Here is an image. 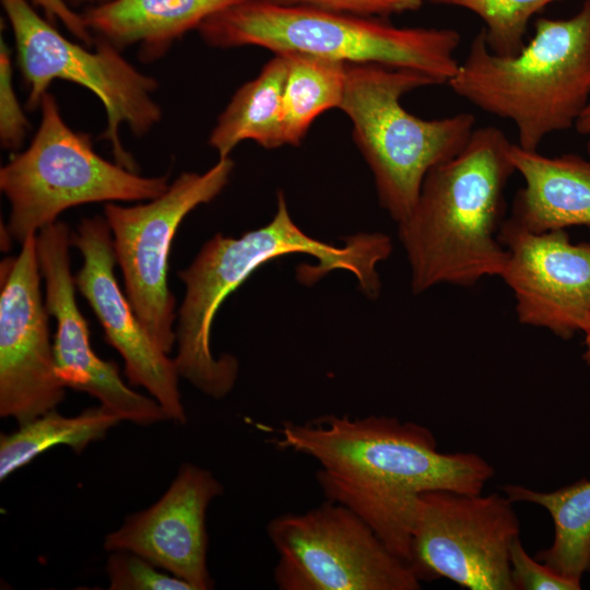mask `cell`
Masks as SVG:
<instances>
[{"mask_svg":"<svg viewBox=\"0 0 590 590\" xmlns=\"http://www.w3.org/2000/svg\"><path fill=\"white\" fill-rule=\"evenodd\" d=\"M278 448L308 456L328 500L346 506L409 563L420 495L481 494L494 468L473 452L445 453L434 434L396 417L327 415L273 429Z\"/></svg>","mask_w":590,"mask_h":590,"instance_id":"1","label":"cell"},{"mask_svg":"<svg viewBox=\"0 0 590 590\" xmlns=\"http://www.w3.org/2000/svg\"><path fill=\"white\" fill-rule=\"evenodd\" d=\"M392 251L388 236L357 234L342 247L315 239L292 220L285 197L278 193L272 221L239 238L216 234L200 249L191 264L179 271L186 292L175 327L178 374L204 394L225 397L234 387L238 362L228 354L214 357L210 349L213 319L226 297L263 263L288 253H307L317 266H302L298 279L309 285L332 270L350 271L366 295L380 290L377 264Z\"/></svg>","mask_w":590,"mask_h":590,"instance_id":"2","label":"cell"},{"mask_svg":"<svg viewBox=\"0 0 590 590\" xmlns=\"http://www.w3.org/2000/svg\"><path fill=\"white\" fill-rule=\"evenodd\" d=\"M511 143L494 126L475 128L459 153L425 176L412 212L398 223L415 294L500 276L508 258L498 233L515 173Z\"/></svg>","mask_w":590,"mask_h":590,"instance_id":"3","label":"cell"},{"mask_svg":"<svg viewBox=\"0 0 590 590\" xmlns=\"http://www.w3.org/2000/svg\"><path fill=\"white\" fill-rule=\"evenodd\" d=\"M447 85L514 123L517 144L536 151L546 137L575 128L590 102V0L568 19H538L516 55L493 52L481 30Z\"/></svg>","mask_w":590,"mask_h":590,"instance_id":"4","label":"cell"},{"mask_svg":"<svg viewBox=\"0 0 590 590\" xmlns=\"http://www.w3.org/2000/svg\"><path fill=\"white\" fill-rule=\"evenodd\" d=\"M198 31L216 48L258 46L274 54L405 68L439 85L448 84L460 63L461 37L453 28L398 27L371 16L267 0H240L208 17Z\"/></svg>","mask_w":590,"mask_h":590,"instance_id":"5","label":"cell"},{"mask_svg":"<svg viewBox=\"0 0 590 590\" xmlns=\"http://www.w3.org/2000/svg\"><path fill=\"white\" fill-rule=\"evenodd\" d=\"M432 85L439 84L411 69L346 66L340 109L352 122L353 140L373 173L380 205L398 223L412 212L427 173L459 153L475 129L470 113L424 119L402 106L404 95Z\"/></svg>","mask_w":590,"mask_h":590,"instance_id":"6","label":"cell"},{"mask_svg":"<svg viewBox=\"0 0 590 590\" xmlns=\"http://www.w3.org/2000/svg\"><path fill=\"white\" fill-rule=\"evenodd\" d=\"M39 107L42 119L32 143L0 169V188L11 206L10 238L22 245L76 205L150 201L168 188L167 177H143L101 157L87 134L63 121L48 92Z\"/></svg>","mask_w":590,"mask_h":590,"instance_id":"7","label":"cell"},{"mask_svg":"<svg viewBox=\"0 0 590 590\" xmlns=\"http://www.w3.org/2000/svg\"><path fill=\"white\" fill-rule=\"evenodd\" d=\"M15 38L17 62L28 87L27 108L35 109L54 80L76 83L103 103L107 126L102 135L113 149L116 163L135 172L132 156L123 149L120 127L138 137L162 118L153 98L157 82L128 62L119 49L97 38L91 50L63 37L42 19L27 0H1Z\"/></svg>","mask_w":590,"mask_h":590,"instance_id":"8","label":"cell"},{"mask_svg":"<svg viewBox=\"0 0 590 590\" xmlns=\"http://www.w3.org/2000/svg\"><path fill=\"white\" fill-rule=\"evenodd\" d=\"M279 560L282 590H417L421 580L373 529L346 506L326 500L303 514H284L267 527Z\"/></svg>","mask_w":590,"mask_h":590,"instance_id":"9","label":"cell"},{"mask_svg":"<svg viewBox=\"0 0 590 590\" xmlns=\"http://www.w3.org/2000/svg\"><path fill=\"white\" fill-rule=\"evenodd\" d=\"M233 168L232 158L223 157L203 174L182 173L146 203L122 206L108 202L104 208L127 297L166 353L176 344L175 297L167 281L174 236L192 210L220 194Z\"/></svg>","mask_w":590,"mask_h":590,"instance_id":"10","label":"cell"},{"mask_svg":"<svg viewBox=\"0 0 590 590\" xmlns=\"http://www.w3.org/2000/svg\"><path fill=\"white\" fill-rule=\"evenodd\" d=\"M512 504L498 493H422L409 560L418 579L446 578L471 590H514L510 547L520 522Z\"/></svg>","mask_w":590,"mask_h":590,"instance_id":"11","label":"cell"},{"mask_svg":"<svg viewBox=\"0 0 590 590\" xmlns=\"http://www.w3.org/2000/svg\"><path fill=\"white\" fill-rule=\"evenodd\" d=\"M36 236L0 270V415L19 425L55 409L66 388L56 373Z\"/></svg>","mask_w":590,"mask_h":590,"instance_id":"12","label":"cell"},{"mask_svg":"<svg viewBox=\"0 0 590 590\" xmlns=\"http://www.w3.org/2000/svg\"><path fill=\"white\" fill-rule=\"evenodd\" d=\"M36 246L46 308L57 322L52 347L62 385L93 396L121 421L151 425L168 420L155 399L133 391L121 379L116 364L101 358L92 349L87 321L75 300L68 225L59 221L47 225L38 232Z\"/></svg>","mask_w":590,"mask_h":590,"instance_id":"13","label":"cell"},{"mask_svg":"<svg viewBox=\"0 0 590 590\" xmlns=\"http://www.w3.org/2000/svg\"><path fill=\"white\" fill-rule=\"evenodd\" d=\"M498 238L508 252L500 278L511 290L518 320L568 340L590 317V241L565 229L532 233L509 219Z\"/></svg>","mask_w":590,"mask_h":590,"instance_id":"14","label":"cell"},{"mask_svg":"<svg viewBox=\"0 0 590 590\" xmlns=\"http://www.w3.org/2000/svg\"><path fill=\"white\" fill-rule=\"evenodd\" d=\"M71 246L83 259L75 286L97 317L106 342L122 357L129 384L145 388L168 420L186 423L175 361L156 344L116 280L117 259L105 217H84L71 233Z\"/></svg>","mask_w":590,"mask_h":590,"instance_id":"15","label":"cell"},{"mask_svg":"<svg viewBox=\"0 0 590 590\" xmlns=\"http://www.w3.org/2000/svg\"><path fill=\"white\" fill-rule=\"evenodd\" d=\"M223 491L210 471L186 463L153 506L129 516L117 531L106 535L104 547L135 553L193 590L211 589L205 514L210 502Z\"/></svg>","mask_w":590,"mask_h":590,"instance_id":"16","label":"cell"},{"mask_svg":"<svg viewBox=\"0 0 590 590\" xmlns=\"http://www.w3.org/2000/svg\"><path fill=\"white\" fill-rule=\"evenodd\" d=\"M509 157L524 180L510 217L532 233L590 228V160L577 154L546 156L511 143Z\"/></svg>","mask_w":590,"mask_h":590,"instance_id":"17","label":"cell"},{"mask_svg":"<svg viewBox=\"0 0 590 590\" xmlns=\"http://www.w3.org/2000/svg\"><path fill=\"white\" fill-rule=\"evenodd\" d=\"M240 0H109L88 7L90 30L118 49L140 45L143 60L163 56L172 44L214 13Z\"/></svg>","mask_w":590,"mask_h":590,"instance_id":"18","label":"cell"},{"mask_svg":"<svg viewBox=\"0 0 590 590\" xmlns=\"http://www.w3.org/2000/svg\"><path fill=\"white\" fill-rule=\"evenodd\" d=\"M286 74V56L274 54L255 79L236 91L209 138V144L220 158L228 157L234 148L246 140L264 149L285 145L282 101Z\"/></svg>","mask_w":590,"mask_h":590,"instance_id":"19","label":"cell"},{"mask_svg":"<svg viewBox=\"0 0 590 590\" xmlns=\"http://www.w3.org/2000/svg\"><path fill=\"white\" fill-rule=\"evenodd\" d=\"M503 491L512 503H531L548 511L554 524L553 543L535 558L564 577L581 580L590 558V480L550 492L517 484H507Z\"/></svg>","mask_w":590,"mask_h":590,"instance_id":"20","label":"cell"},{"mask_svg":"<svg viewBox=\"0 0 590 590\" xmlns=\"http://www.w3.org/2000/svg\"><path fill=\"white\" fill-rule=\"evenodd\" d=\"M121 418L104 405L63 416L51 409L21 424L19 429L0 438V480L3 481L46 450L63 445L80 453L99 440Z\"/></svg>","mask_w":590,"mask_h":590,"instance_id":"21","label":"cell"},{"mask_svg":"<svg viewBox=\"0 0 590 590\" xmlns=\"http://www.w3.org/2000/svg\"><path fill=\"white\" fill-rule=\"evenodd\" d=\"M284 55L287 58L282 101L284 144L299 145L319 115L340 109L347 63L304 54Z\"/></svg>","mask_w":590,"mask_h":590,"instance_id":"22","label":"cell"},{"mask_svg":"<svg viewBox=\"0 0 590 590\" xmlns=\"http://www.w3.org/2000/svg\"><path fill=\"white\" fill-rule=\"evenodd\" d=\"M557 0H433L465 9L484 23L482 28L488 48L502 56L518 54L532 16Z\"/></svg>","mask_w":590,"mask_h":590,"instance_id":"23","label":"cell"},{"mask_svg":"<svg viewBox=\"0 0 590 590\" xmlns=\"http://www.w3.org/2000/svg\"><path fill=\"white\" fill-rule=\"evenodd\" d=\"M144 557L128 551L111 552L106 570L111 590H193L185 580L163 574Z\"/></svg>","mask_w":590,"mask_h":590,"instance_id":"24","label":"cell"},{"mask_svg":"<svg viewBox=\"0 0 590 590\" xmlns=\"http://www.w3.org/2000/svg\"><path fill=\"white\" fill-rule=\"evenodd\" d=\"M510 578L514 590H579L580 580L559 575L532 558L517 538L510 547Z\"/></svg>","mask_w":590,"mask_h":590,"instance_id":"25","label":"cell"},{"mask_svg":"<svg viewBox=\"0 0 590 590\" xmlns=\"http://www.w3.org/2000/svg\"><path fill=\"white\" fill-rule=\"evenodd\" d=\"M28 129L27 119L13 86L11 54L1 39L0 47V140L8 150H16L23 143Z\"/></svg>","mask_w":590,"mask_h":590,"instance_id":"26","label":"cell"},{"mask_svg":"<svg viewBox=\"0 0 590 590\" xmlns=\"http://www.w3.org/2000/svg\"><path fill=\"white\" fill-rule=\"evenodd\" d=\"M280 5L306 7L361 16H387L418 10L423 0H267Z\"/></svg>","mask_w":590,"mask_h":590,"instance_id":"27","label":"cell"},{"mask_svg":"<svg viewBox=\"0 0 590 590\" xmlns=\"http://www.w3.org/2000/svg\"><path fill=\"white\" fill-rule=\"evenodd\" d=\"M42 8L49 21H60L67 30L86 46L94 44V38L87 28L82 14L75 13L66 0H31Z\"/></svg>","mask_w":590,"mask_h":590,"instance_id":"28","label":"cell"},{"mask_svg":"<svg viewBox=\"0 0 590 590\" xmlns=\"http://www.w3.org/2000/svg\"><path fill=\"white\" fill-rule=\"evenodd\" d=\"M575 129L582 135H588L590 133V102L578 119Z\"/></svg>","mask_w":590,"mask_h":590,"instance_id":"29","label":"cell"},{"mask_svg":"<svg viewBox=\"0 0 590 590\" xmlns=\"http://www.w3.org/2000/svg\"><path fill=\"white\" fill-rule=\"evenodd\" d=\"M585 334V352H583V359L587 364V366L590 369V317L587 327L585 328L583 332Z\"/></svg>","mask_w":590,"mask_h":590,"instance_id":"30","label":"cell"},{"mask_svg":"<svg viewBox=\"0 0 590 590\" xmlns=\"http://www.w3.org/2000/svg\"><path fill=\"white\" fill-rule=\"evenodd\" d=\"M109 0H66V2L70 5V7H79L81 4H90L91 5H96V4H101V3H104V2H107Z\"/></svg>","mask_w":590,"mask_h":590,"instance_id":"31","label":"cell"},{"mask_svg":"<svg viewBox=\"0 0 590 590\" xmlns=\"http://www.w3.org/2000/svg\"><path fill=\"white\" fill-rule=\"evenodd\" d=\"M587 137H588L587 150H588V153L590 155V133Z\"/></svg>","mask_w":590,"mask_h":590,"instance_id":"32","label":"cell"},{"mask_svg":"<svg viewBox=\"0 0 590 590\" xmlns=\"http://www.w3.org/2000/svg\"><path fill=\"white\" fill-rule=\"evenodd\" d=\"M587 571L590 573V558H589V562H588V565H587Z\"/></svg>","mask_w":590,"mask_h":590,"instance_id":"33","label":"cell"}]
</instances>
